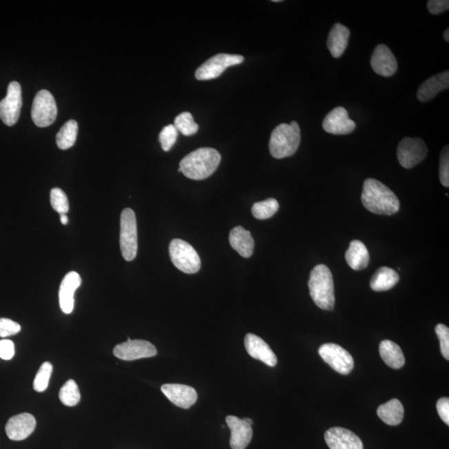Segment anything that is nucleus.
Here are the masks:
<instances>
[{"mask_svg":"<svg viewBox=\"0 0 449 449\" xmlns=\"http://www.w3.org/2000/svg\"><path fill=\"white\" fill-rule=\"evenodd\" d=\"M244 61V57L237 54H219L206 60L197 68L196 79L200 81L211 80L220 77L226 68L238 66Z\"/></svg>","mask_w":449,"mask_h":449,"instance_id":"8","label":"nucleus"},{"mask_svg":"<svg viewBox=\"0 0 449 449\" xmlns=\"http://www.w3.org/2000/svg\"><path fill=\"white\" fill-rule=\"evenodd\" d=\"M325 440L330 449H363L361 439L343 428H330L326 432Z\"/></svg>","mask_w":449,"mask_h":449,"instance_id":"14","label":"nucleus"},{"mask_svg":"<svg viewBox=\"0 0 449 449\" xmlns=\"http://www.w3.org/2000/svg\"><path fill=\"white\" fill-rule=\"evenodd\" d=\"M244 421L246 422V423H248V424H250V426H252V424H253V421H252V420L250 419H249V418H246V419H244Z\"/></svg>","mask_w":449,"mask_h":449,"instance_id":"43","label":"nucleus"},{"mask_svg":"<svg viewBox=\"0 0 449 449\" xmlns=\"http://www.w3.org/2000/svg\"><path fill=\"white\" fill-rule=\"evenodd\" d=\"M221 160V154L216 149H197L181 161L178 172H183L190 179L204 180L215 172Z\"/></svg>","mask_w":449,"mask_h":449,"instance_id":"2","label":"nucleus"},{"mask_svg":"<svg viewBox=\"0 0 449 449\" xmlns=\"http://www.w3.org/2000/svg\"><path fill=\"white\" fill-rule=\"evenodd\" d=\"M81 395L78 384L74 380H68L59 391V399L61 400L64 406L72 407L79 403Z\"/></svg>","mask_w":449,"mask_h":449,"instance_id":"30","label":"nucleus"},{"mask_svg":"<svg viewBox=\"0 0 449 449\" xmlns=\"http://www.w3.org/2000/svg\"><path fill=\"white\" fill-rule=\"evenodd\" d=\"M449 87V72L445 71L441 74L431 77L423 82L417 92V98L422 103L428 102L435 99L440 92L446 90Z\"/></svg>","mask_w":449,"mask_h":449,"instance_id":"21","label":"nucleus"},{"mask_svg":"<svg viewBox=\"0 0 449 449\" xmlns=\"http://www.w3.org/2000/svg\"><path fill=\"white\" fill-rule=\"evenodd\" d=\"M399 281V276L395 270L383 266L377 270L370 281L371 289L374 291H387L393 288Z\"/></svg>","mask_w":449,"mask_h":449,"instance_id":"27","label":"nucleus"},{"mask_svg":"<svg viewBox=\"0 0 449 449\" xmlns=\"http://www.w3.org/2000/svg\"><path fill=\"white\" fill-rule=\"evenodd\" d=\"M15 354L14 343L10 339L0 341V358L10 361Z\"/></svg>","mask_w":449,"mask_h":449,"instance_id":"39","label":"nucleus"},{"mask_svg":"<svg viewBox=\"0 0 449 449\" xmlns=\"http://www.w3.org/2000/svg\"><path fill=\"white\" fill-rule=\"evenodd\" d=\"M273 2L279 3V2H281V0H273Z\"/></svg>","mask_w":449,"mask_h":449,"instance_id":"44","label":"nucleus"},{"mask_svg":"<svg viewBox=\"0 0 449 449\" xmlns=\"http://www.w3.org/2000/svg\"><path fill=\"white\" fill-rule=\"evenodd\" d=\"M437 410H438L440 418L448 426L449 424V399L448 398L440 399L437 403Z\"/></svg>","mask_w":449,"mask_h":449,"instance_id":"40","label":"nucleus"},{"mask_svg":"<svg viewBox=\"0 0 449 449\" xmlns=\"http://www.w3.org/2000/svg\"><path fill=\"white\" fill-rule=\"evenodd\" d=\"M79 125L75 120H70L63 125L56 136V143L59 149H70L74 145L78 136Z\"/></svg>","mask_w":449,"mask_h":449,"instance_id":"28","label":"nucleus"},{"mask_svg":"<svg viewBox=\"0 0 449 449\" xmlns=\"http://www.w3.org/2000/svg\"><path fill=\"white\" fill-rule=\"evenodd\" d=\"M23 105L22 89L18 82H11L7 95L0 101V119L7 126L17 123Z\"/></svg>","mask_w":449,"mask_h":449,"instance_id":"10","label":"nucleus"},{"mask_svg":"<svg viewBox=\"0 0 449 449\" xmlns=\"http://www.w3.org/2000/svg\"><path fill=\"white\" fill-rule=\"evenodd\" d=\"M437 335L440 341V350L444 359L449 361V329L448 327L439 323L435 328Z\"/></svg>","mask_w":449,"mask_h":449,"instance_id":"36","label":"nucleus"},{"mask_svg":"<svg viewBox=\"0 0 449 449\" xmlns=\"http://www.w3.org/2000/svg\"><path fill=\"white\" fill-rule=\"evenodd\" d=\"M427 7L430 14L438 15L448 10L449 1L448 0H430L427 3Z\"/></svg>","mask_w":449,"mask_h":449,"instance_id":"38","label":"nucleus"},{"mask_svg":"<svg viewBox=\"0 0 449 449\" xmlns=\"http://www.w3.org/2000/svg\"><path fill=\"white\" fill-rule=\"evenodd\" d=\"M323 130L334 135H347L354 132L356 124L350 119L346 108L338 107L330 111L323 121Z\"/></svg>","mask_w":449,"mask_h":449,"instance_id":"13","label":"nucleus"},{"mask_svg":"<svg viewBox=\"0 0 449 449\" xmlns=\"http://www.w3.org/2000/svg\"><path fill=\"white\" fill-rule=\"evenodd\" d=\"M52 372V366L50 362H44L41 367L39 368L37 375L35 376L34 381V390L35 391H46L50 383Z\"/></svg>","mask_w":449,"mask_h":449,"instance_id":"33","label":"nucleus"},{"mask_svg":"<svg viewBox=\"0 0 449 449\" xmlns=\"http://www.w3.org/2000/svg\"><path fill=\"white\" fill-rule=\"evenodd\" d=\"M279 206H280L275 198L257 202L252 206V215L258 220L269 219L278 212Z\"/></svg>","mask_w":449,"mask_h":449,"instance_id":"29","label":"nucleus"},{"mask_svg":"<svg viewBox=\"0 0 449 449\" xmlns=\"http://www.w3.org/2000/svg\"><path fill=\"white\" fill-rule=\"evenodd\" d=\"M50 202L52 209L60 215L67 214L70 211L68 197L62 189L56 188L51 190Z\"/></svg>","mask_w":449,"mask_h":449,"instance_id":"32","label":"nucleus"},{"mask_svg":"<svg viewBox=\"0 0 449 449\" xmlns=\"http://www.w3.org/2000/svg\"><path fill=\"white\" fill-rule=\"evenodd\" d=\"M350 31L341 23H335L330 32L327 39V47L331 55L335 59L341 58L345 52L349 42Z\"/></svg>","mask_w":449,"mask_h":449,"instance_id":"22","label":"nucleus"},{"mask_svg":"<svg viewBox=\"0 0 449 449\" xmlns=\"http://www.w3.org/2000/svg\"><path fill=\"white\" fill-rule=\"evenodd\" d=\"M170 257L173 265L186 274H195L201 269V259L197 250L187 241L174 239L169 246Z\"/></svg>","mask_w":449,"mask_h":449,"instance_id":"5","label":"nucleus"},{"mask_svg":"<svg viewBox=\"0 0 449 449\" xmlns=\"http://www.w3.org/2000/svg\"><path fill=\"white\" fill-rule=\"evenodd\" d=\"M157 350L152 343L141 339L132 341L128 338V341L119 343L113 349V355L117 359L125 361H132L136 359L153 357L157 355Z\"/></svg>","mask_w":449,"mask_h":449,"instance_id":"12","label":"nucleus"},{"mask_svg":"<svg viewBox=\"0 0 449 449\" xmlns=\"http://www.w3.org/2000/svg\"><path fill=\"white\" fill-rule=\"evenodd\" d=\"M178 137V131L173 124L168 125L163 128L160 132L159 141L161 148L165 152H168L176 143Z\"/></svg>","mask_w":449,"mask_h":449,"instance_id":"34","label":"nucleus"},{"mask_svg":"<svg viewBox=\"0 0 449 449\" xmlns=\"http://www.w3.org/2000/svg\"><path fill=\"white\" fill-rule=\"evenodd\" d=\"M31 114L34 124L39 128H46L54 123L58 108L50 92L43 89L36 94Z\"/></svg>","mask_w":449,"mask_h":449,"instance_id":"7","label":"nucleus"},{"mask_svg":"<svg viewBox=\"0 0 449 449\" xmlns=\"http://www.w3.org/2000/svg\"><path fill=\"white\" fill-rule=\"evenodd\" d=\"M439 179L445 188L449 187V149L445 146L441 152L439 161Z\"/></svg>","mask_w":449,"mask_h":449,"instance_id":"35","label":"nucleus"},{"mask_svg":"<svg viewBox=\"0 0 449 449\" xmlns=\"http://www.w3.org/2000/svg\"><path fill=\"white\" fill-rule=\"evenodd\" d=\"M21 326L12 319L0 318V337L6 338L18 334Z\"/></svg>","mask_w":449,"mask_h":449,"instance_id":"37","label":"nucleus"},{"mask_svg":"<svg viewBox=\"0 0 449 449\" xmlns=\"http://www.w3.org/2000/svg\"><path fill=\"white\" fill-rule=\"evenodd\" d=\"M427 153V146L420 139L406 137L398 146V160L403 168L410 169L415 167L426 159Z\"/></svg>","mask_w":449,"mask_h":449,"instance_id":"11","label":"nucleus"},{"mask_svg":"<svg viewBox=\"0 0 449 449\" xmlns=\"http://www.w3.org/2000/svg\"><path fill=\"white\" fill-rule=\"evenodd\" d=\"M310 295L319 308L332 310L335 306V286L332 273L326 265H318L311 270L308 282Z\"/></svg>","mask_w":449,"mask_h":449,"instance_id":"3","label":"nucleus"},{"mask_svg":"<svg viewBox=\"0 0 449 449\" xmlns=\"http://www.w3.org/2000/svg\"><path fill=\"white\" fill-rule=\"evenodd\" d=\"M370 64L376 74L383 77L393 76L398 70V62L393 52L384 44L375 48Z\"/></svg>","mask_w":449,"mask_h":449,"instance_id":"15","label":"nucleus"},{"mask_svg":"<svg viewBox=\"0 0 449 449\" xmlns=\"http://www.w3.org/2000/svg\"><path fill=\"white\" fill-rule=\"evenodd\" d=\"M173 125L178 132L187 137L196 134L199 129V126L193 119L192 113L189 112H185L178 115L174 121Z\"/></svg>","mask_w":449,"mask_h":449,"instance_id":"31","label":"nucleus"},{"mask_svg":"<svg viewBox=\"0 0 449 449\" xmlns=\"http://www.w3.org/2000/svg\"><path fill=\"white\" fill-rule=\"evenodd\" d=\"M60 221H61L63 225H67L68 223V217L66 214L60 215Z\"/></svg>","mask_w":449,"mask_h":449,"instance_id":"41","label":"nucleus"},{"mask_svg":"<svg viewBox=\"0 0 449 449\" xmlns=\"http://www.w3.org/2000/svg\"><path fill=\"white\" fill-rule=\"evenodd\" d=\"M443 39L445 41L448 42L449 41V30L447 28L446 30L443 32Z\"/></svg>","mask_w":449,"mask_h":449,"instance_id":"42","label":"nucleus"},{"mask_svg":"<svg viewBox=\"0 0 449 449\" xmlns=\"http://www.w3.org/2000/svg\"><path fill=\"white\" fill-rule=\"evenodd\" d=\"M379 354L383 362L393 369H401L406 363L401 348L397 343L388 339L380 343Z\"/></svg>","mask_w":449,"mask_h":449,"instance_id":"25","label":"nucleus"},{"mask_svg":"<svg viewBox=\"0 0 449 449\" xmlns=\"http://www.w3.org/2000/svg\"><path fill=\"white\" fill-rule=\"evenodd\" d=\"M346 260L350 268L355 270L367 268L370 262V254L365 244L358 240L351 241L346 250Z\"/></svg>","mask_w":449,"mask_h":449,"instance_id":"24","label":"nucleus"},{"mask_svg":"<svg viewBox=\"0 0 449 449\" xmlns=\"http://www.w3.org/2000/svg\"><path fill=\"white\" fill-rule=\"evenodd\" d=\"M161 392L170 401L177 407L189 408L197 402V394L195 388L179 383L163 384Z\"/></svg>","mask_w":449,"mask_h":449,"instance_id":"16","label":"nucleus"},{"mask_svg":"<svg viewBox=\"0 0 449 449\" xmlns=\"http://www.w3.org/2000/svg\"><path fill=\"white\" fill-rule=\"evenodd\" d=\"M301 143V129L297 122L281 123L270 136L269 148L275 159H282L297 152Z\"/></svg>","mask_w":449,"mask_h":449,"instance_id":"4","label":"nucleus"},{"mask_svg":"<svg viewBox=\"0 0 449 449\" xmlns=\"http://www.w3.org/2000/svg\"><path fill=\"white\" fill-rule=\"evenodd\" d=\"M319 355L333 370L341 375H349L354 369L352 355L341 346L335 343H323L319 347Z\"/></svg>","mask_w":449,"mask_h":449,"instance_id":"9","label":"nucleus"},{"mask_svg":"<svg viewBox=\"0 0 449 449\" xmlns=\"http://www.w3.org/2000/svg\"><path fill=\"white\" fill-rule=\"evenodd\" d=\"M377 415L388 426H399L402 423L404 415L403 404L399 399H391L378 408Z\"/></svg>","mask_w":449,"mask_h":449,"instance_id":"26","label":"nucleus"},{"mask_svg":"<svg viewBox=\"0 0 449 449\" xmlns=\"http://www.w3.org/2000/svg\"><path fill=\"white\" fill-rule=\"evenodd\" d=\"M120 248L125 260H134L137 253V226L136 215L132 209H124L121 214Z\"/></svg>","mask_w":449,"mask_h":449,"instance_id":"6","label":"nucleus"},{"mask_svg":"<svg viewBox=\"0 0 449 449\" xmlns=\"http://www.w3.org/2000/svg\"><path fill=\"white\" fill-rule=\"evenodd\" d=\"M82 279L76 272L68 273L59 288V306L63 313L71 314L74 308V294L81 286Z\"/></svg>","mask_w":449,"mask_h":449,"instance_id":"20","label":"nucleus"},{"mask_svg":"<svg viewBox=\"0 0 449 449\" xmlns=\"http://www.w3.org/2000/svg\"><path fill=\"white\" fill-rule=\"evenodd\" d=\"M35 428L34 417L28 412H23L9 419L6 426V431L10 439L22 441L33 434Z\"/></svg>","mask_w":449,"mask_h":449,"instance_id":"17","label":"nucleus"},{"mask_svg":"<svg viewBox=\"0 0 449 449\" xmlns=\"http://www.w3.org/2000/svg\"><path fill=\"white\" fill-rule=\"evenodd\" d=\"M230 244L242 257L249 258L252 256L255 241L252 234L242 226H237L230 230Z\"/></svg>","mask_w":449,"mask_h":449,"instance_id":"23","label":"nucleus"},{"mask_svg":"<svg viewBox=\"0 0 449 449\" xmlns=\"http://www.w3.org/2000/svg\"><path fill=\"white\" fill-rule=\"evenodd\" d=\"M361 201L368 211L377 215H395L400 208L399 198L393 191L374 178H368L363 183Z\"/></svg>","mask_w":449,"mask_h":449,"instance_id":"1","label":"nucleus"},{"mask_svg":"<svg viewBox=\"0 0 449 449\" xmlns=\"http://www.w3.org/2000/svg\"><path fill=\"white\" fill-rule=\"evenodd\" d=\"M245 347L250 356L258 359L266 366L274 367L277 366V357L268 343L254 334H248L245 337Z\"/></svg>","mask_w":449,"mask_h":449,"instance_id":"19","label":"nucleus"},{"mask_svg":"<svg viewBox=\"0 0 449 449\" xmlns=\"http://www.w3.org/2000/svg\"><path fill=\"white\" fill-rule=\"evenodd\" d=\"M226 423L230 430V445L232 449H246L252 439L253 432L252 426L244 421V419L236 416L226 417Z\"/></svg>","mask_w":449,"mask_h":449,"instance_id":"18","label":"nucleus"}]
</instances>
